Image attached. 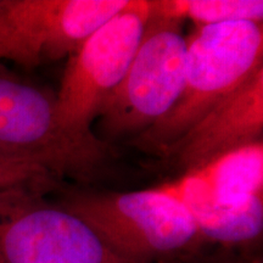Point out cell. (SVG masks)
Wrapping results in <instances>:
<instances>
[{
	"mask_svg": "<svg viewBox=\"0 0 263 263\" xmlns=\"http://www.w3.org/2000/svg\"><path fill=\"white\" fill-rule=\"evenodd\" d=\"M233 263H262L261 258H257V257H240L239 259H236Z\"/></svg>",
	"mask_w": 263,
	"mask_h": 263,
	"instance_id": "cell-12",
	"label": "cell"
},
{
	"mask_svg": "<svg viewBox=\"0 0 263 263\" xmlns=\"http://www.w3.org/2000/svg\"><path fill=\"white\" fill-rule=\"evenodd\" d=\"M262 134L263 66L203 115L163 156L184 173L228 151L262 140Z\"/></svg>",
	"mask_w": 263,
	"mask_h": 263,
	"instance_id": "cell-8",
	"label": "cell"
},
{
	"mask_svg": "<svg viewBox=\"0 0 263 263\" xmlns=\"http://www.w3.org/2000/svg\"><path fill=\"white\" fill-rule=\"evenodd\" d=\"M57 177L43 167L0 161V192L15 188L47 189Z\"/></svg>",
	"mask_w": 263,
	"mask_h": 263,
	"instance_id": "cell-11",
	"label": "cell"
},
{
	"mask_svg": "<svg viewBox=\"0 0 263 263\" xmlns=\"http://www.w3.org/2000/svg\"><path fill=\"white\" fill-rule=\"evenodd\" d=\"M188 211L263 195V141L248 144L155 186Z\"/></svg>",
	"mask_w": 263,
	"mask_h": 263,
	"instance_id": "cell-9",
	"label": "cell"
},
{
	"mask_svg": "<svg viewBox=\"0 0 263 263\" xmlns=\"http://www.w3.org/2000/svg\"><path fill=\"white\" fill-rule=\"evenodd\" d=\"M263 66V26L241 21L196 27L188 35L182 94L159 123L144 132L140 147L164 151L206 112Z\"/></svg>",
	"mask_w": 263,
	"mask_h": 263,
	"instance_id": "cell-1",
	"label": "cell"
},
{
	"mask_svg": "<svg viewBox=\"0 0 263 263\" xmlns=\"http://www.w3.org/2000/svg\"><path fill=\"white\" fill-rule=\"evenodd\" d=\"M129 0H0V60L35 68L67 59Z\"/></svg>",
	"mask_w": 263,
	"mask_h": 263,
	"instance_id": "cell-7",
	"label": "cell"
},
{
	"mask_svg": "<svg viewBox=\"0 0 263 263\" xmlns=\"http://www.w3.org/2000/svg\"><path fill=\"white\" fill-rule=\"evenodd\" d=\"M106 147L78 140L62 126L57 94L0 66V161L39 166L55 177H87Z\"/></svg>",
	"mask_w": 263,
	"mask_h": 263,
	"instance_id": "cell-3",
	"label": "cell"
},
{
	"mask_svg": "<svg viewBox=\"0 0 263 263\" xmlns=\"http://www.w3.org/2000/svg\"><path fill=\"white\" fill-rule=\"evenodd\" d=\"M47 189L0 192V263H126Z\"/></svg>",
	"mask_w": 263,
	"mask_h": 263,
	"instance_id": "cell-6",
	"label": "cell"
},
{
	"mask_svg": "<svg viewBox=\"0 0 263 263\" xmlns=\"http://www.w3.org/2000/svg\"><path fill=\"white\" fill-rule=\"evenodd\" d=\"M62 206L87 222L126 263L190 257L203 242L188 210L156 188L74 194Z\"/></svg>",
	"mask_w": 263,
	"mask_h": 263,
	"instance_id": "cell-2",
	"label": "cell"
},
{
	"mask_svg": "<svg viewBox=\"0 0 263 263\" xmlns=\"http://www.w3.org/2000/svg\"><path fill=\"white\" fill-rule=\"evenodd\" d=\"M150 17L190 20L196 27L230 24L261 22L262 0H146Z\"/></svg>",
	"mask_w": 263,
	"mask_h": 263,
	"instance_id": "cell-10",
	"label": "cell"
},
{
	"mask_svg": "<svg viewBox=\"0 0 263 263\" xmlns=\"http://www.w3.org/2000/svg\"><path fill=\"white\" fill-rule=\"evenodd\" d=\"M186 50L182 21L150 17L126 74L99 111L101 133L139 137L159 123L182 94Z\"/></svg>",
	"mask_w": 263,
	"mask_h": 263,
	"instance_id": "cell-5",
	"label": "cell"
},
{
	"mask_svg": "<svg viewBox=\"0 0 263 263\" xmlns=\"http://www.w3.org/2000/svg\"><path fill=\"white\" fill-rule=\"evenodd\" d=\"M149 18L146 0H129L67 58L57 105L62 126L78 140L104 144L91 123L126 74Z\"/></svg>",
	"mask_w": 263,
	"mask_h": 263,
	"instance_id": "cell-4",
	"label": "cell"
}]
</instances>
